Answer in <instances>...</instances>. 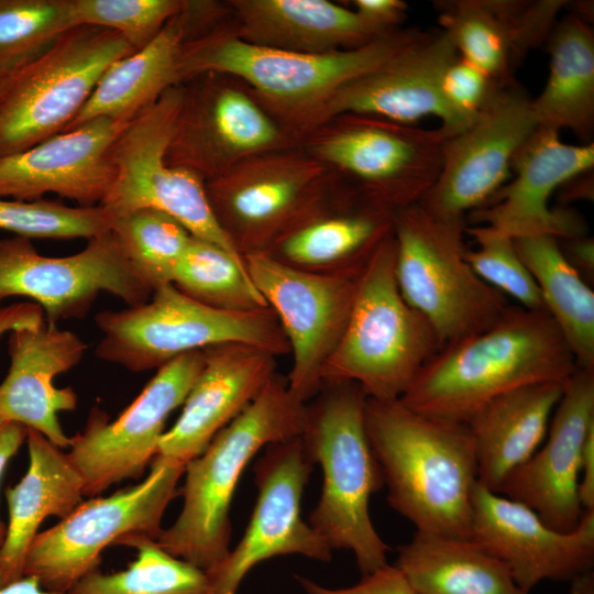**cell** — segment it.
Here are the masks:
<instances>
[{"mask_svg":"<svg viewBox=\"0 0 594 594\" xmlns=\"http://www.w3.org/2000/svg\"><path fill=\"white\" fill-rule=\"evenodd\" d=\"M312 465L300 437L264 448L253 468L257 497L251 519L237 547L206 572L210 594H235L256 564L274 557L331 560L332 549L301 516Z\"/></svg>","mask_w":594,"mask_h":594,"instance_id":"18","label":"cell"},{"mask_svg":"<svg viewBox=\"0 0 594 594\" xmlns=\"http://www.w3.org/2000/svg\"><path fill=\"white\" fill-rule=\"evenodd\" d=\"M113 218L101 205L69 207L57 201L0 197V229L26 239H86L111 231Z\"/></svg>","mask_w":594,"mask_h":594,"instance_id":"40","label":"cell"},{"mask_svg":"<svg viewBox=\"0 0 594 594\" xmlns=\"http://www.w3.org/2000/svg\"><path fill=\"white\" fill-rule=\"evenodd\" d=\"M100 293L128 307L146 302L153 290L109 231L88 240L68 256L40 254L30 239H0V304L10 297H28L44 311L47 323L82 318Z\"/></svg>","mask_w":594,"mask_h":594,"instance_id":"15","label":"cell"},{"mask_svg":"<svg viewBox=\"0 0 594 594\" xmlns=\"http://www.w3.org/2000/svg\"><path fill=\"white\" fill-rule=\"evenodd\" d=\"M578 494L583 510H594V426L588 430L581 452Z\"/></svg>","mask_w":594,"mask_h":594,"instance_id":"48","label":"cell"},{"mask_svg":"<svg viewBox=\"0 0 594 594\" xmlns=\"http://www.w3.org/2000/svg\"><path fill=\"white\" fill-rule=\"evenodd\" d=\"M129 123L95 119L0 156V197L32 201L55 194L82 207L100 205L113 180L111 147Z\"/></svg>","mask_w":594,"mask_h":594,"instance_id":"25","label":"cell"},{"mask_svg":"<svg viewBox=\"0 0 594 594\" xmlns=\"http://www.w3.org/2000/svg\"><path fill=\"white\" fill-rule=\"evenodd\" d=\"M26 436L28 428L24 426L0 419V482L9 461L26 441ZM4 534L6 527L0 521V546L3 541Z\"/></svg>","mask_w":594,"mask_h":594,"instance_id":"49","label":"cell"},{"mask_svg":"<svg viewBox=\"0 0 594 594\" xmlns=\"http://www.w3.org/2000/svg\"><path fill=\"white\" fill-rule=\"evenodd\" d=\"M593 169L581 173L566 180L557 191L561 206L575 200H593L594 195Z\"/></svg>","mask_w":594,"mask_h":594,"instance_id":"50","label":"cell"},{"mask_svg":"<svg viewBox=\"0 0 594 594\" xmlns=\"http://www.w3.org/2000/svg\"><path fill=\"white\" fill-rule=\"evenodd\" d=\"M183 0H72L75 26L119 33L135 51L147 45L176 15Z\"/></svg>","mask_w":594,"mask_h":594,"instance_id":"42","label":"cell"},{"mask_svg":"<svg viewBox=\"0 0 594 594\" xmlns=\"http://www.w3.org/2000/svg\"><path fill=\"white\" fill-rule=\"evenodd\" d=\"M594 426V370L576 369L550 419L544 442L503 482L498 494L532 509L549 527L575 529L583 510L580 460Z\"/></svg>","mask_w":594,"mask_h":594,"instance_id":"23","label":"cell"},{"mask_svg":"<svg viewBox=\"0 0 594 594\" xmlns=\"http://www.w3.org/2000/svg\"><path fill=\"white\" fill-rule=\"evenodd\" d=\"M73 28L72 0H0V78Z\"/></svg>","mask_w":594,"mask_h":594,"instance_id":"39","label":"cell"},{"mask_svg":"<svg viewBox=\"0 0 594 594\" xmlns=\"http://www.w3.org/2000/svg\"><path fill=\"white\" fill-rule=\"evenodd\" d=\"M173 285L191 299L219 310L246 312L268 308L244 261L194 235L177 264Z\"/></svg>","mask_w":594,"mask_h":594,"instance_id":"37","label":"cell"},{"mask_svg":"<svg viewBox=\"0 0 594 594\" xmlns=\"http://www.w3.org/2000/svg\"><path fill=\"white\" fill-rule=\"evenodd\" d=\"M339 178L296 146L250 156L205 189L218 224L243 257L267 252Z\"/></svg>","mask_w":594,"mask_h":594,"instance_id":"13","label":"cell"},{"mask_svg":"<svg viewBox=\"0 0 594 594\" xmlns=\"http://www.w3.org/2000/svg\"><path fill=\"white\" fill-rule=\"evenodd\" d=\"M546 47L549 76L532 112L538 127L568 129L583 144L592 143L594 131V32L590 23L571 13L558 20Z\"/></svg>","mask_w":594,"mask_h":594,"instance_id":"33","label":"cell"},{"mask_svg":"<svg viewBox=\"0 0 594 594\" xmlns=\"http://www.w3.org/2000/svg\"><path fill=\"white\" fill-rule=\"evenodd\" d=\"M364 422L389 505L417 532L471 538L477 461L466 425L419 414L399 399L372 398Z\"/></svg>","mask_w":594,"mask_h":594,"instance_id":"2","label":"cell"},{"mask_svg":"<svg viewBox=\"0 0 594 594\" xmlns=\"http://www.w3.org/2000/svg\"><path fill=\"white\" fill-rule=\"evenodd\" d=\"M444 133L345 113L305 132L298 146L394 212L418 204L436 183Z\"/></svg>","mask_w":594,"mask_h":594,"instance_id":"10","label":"cell"},{"mask_svg":"<svg viewBox=\"0 0 594 594\" xmlns=\"http://www.w3.org/2000/svg\"><path fill=\"white\" fill-rule=\"evenodd\" d=\"M307 594H418L405 573L396 565L384 564L363 575L355 585L329 588L314 581L297 576Z\"/></svg>","mask_w":594,"mask_h":594,"instance_id":"44","label":"cell"},{"mask_svg":"<svg viewBox=\"0 0 594 594\" xmlns=\"http://www.w3.org/2000/svg\"><path fill=\"white\" fill-rule=\"evenodd\" d=\"M204 362V350H197L161 366L116 420L91 411L82 432L72 437L67 453L84 481L85 496L143 474L157 453L168 416L184 404Z\"/></svg>","mask_w":594,"mask_h":594,"instance_id":"19","label":"cell"},{"mask_svg":"<svg viewBox=\"0 0 594 594\" xmlns=\"http://www.w3.org/2000/svg\"><path fill=\"white\" fill-rule=\"evenodd\" d=\"M204 354L202 370L183 411L161 437L156 453L185 466L260 395L276 373V355L254 345L222 343L204 349Z\"/></svg>","mask_w":594,"mask_h":594,"instance_id":"26","label":"cell"},{"mask_svg":"<svg viewBox=\"0 0 594 594\" xmlns=\"http://www.w3.org/2000/svg\"><path fill=\"white\" fill-rule=\"evenodd\" d=\"M0 594H61L44 590L33 576H23L12 583L0 586Z\"/></svg>","mask_w":594,"mask_h":594,"instance_id":"51","label":"cell"},{"mask_svg":"<svg viewBox=\"0 0 594 594\" xmlns=\"http://www.w3.org/2000/svg\"><path fill=\"white\" fill-rule=\"evenodd\" d=\"M298 146L239 79L206 73L184 84V96L166 162L205 183L241 161Z\"/></svg>","mask_w":594,"mask_h":594,"instance_id":"14","label":"cell"},{"mask_svg":"<svg viewBox=\"0 0 594 594\" xmlns=\"http://www.w3.org/2000/svg\"><path fill=\"white\" fill-rule=\"evenodd\" d=\"M418 594H529L508 568L471 538L416 532L395 563Z\"/></svg>","mask_w":594,"mask_h":594,"instance_id":"34","label":"cell"},{"mask_svg":"<svg viewBox=\"0 0 594 594\" xmlns=\"http://www.w3.org/2000/svg\"><path fill=\"white\" fill-rule=\"evenodd\" d=\"M594 144H569L559 132L538 127L516 153L510 179L484 207L469 213L470 224H485L512 238L549 235L557 240L587 234L583 217L550 198L570 178L593 169Z\"/></svg>","mask_w":594,"mask_h":594,"instance_id":"20","label":"cell"},{"mask_svg":"<svg viewBox=\"0 0 594 594\" xmlns=\"http://www.w3.org/2000/svg\"><path fill=\"white\" fill-rule=\"evenodd\" d=\"M184 472L185 465L155 455L143 482L107 497L82 501L55 526L36 535L23 576H33L44 590L63 594L98 570L108 546L130 535L156 540Z\"/></svg>","mask_w":594,"mask_h":594,"instance_id":"11","label":"cell"},{"mask_svg":"<svg viewBox=\"0 0 594 594\" xmlns=\"http://www.w3.org/2000/svg\"><path fill=\"white\" fill-rule=\"evenodd\" d=\"M111 231L153 292L173 284L177 264L193 237L178 220L155 209L116 218Z\"/></svg>","mask_w":594,"mask_h":594,"instance_id":"38","label":"cell"},{"mask_svg":"<svg viewBox=\"0 0 594 594\" xmlns=\"http://www.w3.org/2000/svg\"><path fill=\"white\" fill-rule=\"evenodd\" d=\"M472 507L471 539L501 560L522 590L591 572L594 510H585L578 527L563 532L549 527L526 505L479 482Z\"/></svg>","mask_w":594,"mask_h":594,"instance_id":"22","label":"cell"},{"mask_svg":"<svg viewBox=\"0 0 594 594\" xmlns=\"http://www.w3.org/2000/svg\"><path fill=\"white\" fill-rule=\"evenodd\" d=\"M494 84L481 69L459 56L442 75L441 94L465 128L486 102Z\"/></svg>","mask_w":594,"mask_h":594,"instance_id":"43","label":"cell"},{"mask_svg":"<svg viewBox=\"0 0 594 594\" xmlns=\"http://www.w3.org/2000/svg\"><path fill=\"white\" fill-rule=\"evenodd\" d=\"M566 261L588 283L594 277V240L588 234L558 240Z\"/></svg>","mask_w":594,"mask_h":594,"instance_id":"46","label":"cell"},{"mask_svg":"<svg viewBox=\"0 0 594 594\" xmlns=\"http://www.w3.org/2000/svg\"><path fill=\"white\" fill-rule=\"evenodd\" d=\"M227 4L238 37L273 50L322 54L356 48L384 35L352 9L327 0H230Z\"/></svg>","mask_w":594,"mask_h":594,"instance_id":"29","label":"cell"},{"mask_svg":"<svg viewBox=\"0 0 594 594\" xmlns=\"http://www.w3.org/2000/svg\"><path fill=\"white\" fill-rule=\"evenodd\" d=\"M29 466L6 491L9 519L0 546V586L23 578L29 548L45 518L68 516L81 502L84 481L63 449L28 429Z\"/></svg>","mask_w":594,"mask_h":594,"instance_id":"30","label":"cell"},{"mask_svg":"<svg viewBox=\"0 0 594 594\" xmlns=\"http://www.w3.org/2000/svg\"><path fill=\"white\" fill-rule=\"evenodd\" d=\"M184 40L176 14L147 45L105 72L62 132L99 118L131 122L167 89L182 85L178 67Z\"/></svg>","mask_w":594,"mask_h":594,"instance_id":"32","label":"cell"},{"mask_svg":"<svg viewBox=\"0 0 594 594\" xmlns=\"http://www.w3.org/2000/svg\"><path fill=\"white\" fill-rule=\"evenodd\" d=\"M450 34L441 29L420 35L380 67L340 88L316 112L300 135L340 114H364L416 125L436 117L450 136L464 127L446 105L441 79L459 57Z\"/></svg>","mask_w":594,"mask_h":594,"instance_id":"21","label":"cell"},{"mask_svg":"<svg viewBox=\"0 0 594 594\" xmlns=\"http://www.w3.org/2000/svg\"><path fill=\"white\" fill-rule=\"evenodd\" d=\"M243 261L288 341L293 354L286 376L289 389L308 403L319 392L323 367L343 334L360 275L310 273L265 253L248 254Z\"/></svg>","mask_w":594,"mask_h":594,"instance_id":"17","label":"cell"},{"mask_svg":"<svg viewBox=\"0 0 594 594\" xmlns=\"http://www.w3.org/2000/svg\"><path fill=\"white\" fill-rule=\"evenodd\" d=\"M352 10L381 34L403 29L408 4L403 0H354Z\"/></svg>","mask_w":594,"mask_h":594,"instance_id":"45","label":"cell"},{"mask_svg":"<svg viewBox=\"0 0 594 594\" xmlns=\"http://www.w3.org/2000/svg\"><path fill=\"white\" fill-rule=\"evenodd\" d=\"M421 32L403 28L356 48L304 54L248 43L234 34L229 18L210 32L184 42L179 79L183 85L206 73L239 79L297 141L333 94L383 65Z\"/></svg>","mask_w":594,"mask_h":594,"instance_id":"3","label":"cell"},{"mask_svg":"<svg viewBox=\"0 0 594 594\" xmlns=\"http://www.w3.org/2000/svg\"><path fill=\"white\" fill-rule=\"evenodd\" d=\"M45 321L43 309L35 302H16L0 307V339L3 334Z\"/></svg>","mask_w":594,"mask_h":594,"instance_id":"47","label":"cell"},{"mask_svg":"<svg viewBox=\"0 0 594 594\" xmlns=\"http://www.w3.org/2000/svg\"><path fill=\"white\" fill-rule=\"evenodd\" d=\"M117 544L138 551L127 569L110 574L96 570L63 594H210L206 572L167 553L155 539L130 535Z\"/></svg>","mask_w":594,"mask_h":594,"instance_id":"36","label":"cell"},{"mask_svg":"<svg viewBox=\"0 0 594 594\" xmlns=\"http://www.w3.org/2000/svg\"><path fill=\"white\" fill-rule=\"evenodd\" d=\"M393 216L340 177L265 254L310 273L359 276L393 233Z\"/></svg>","mask_w":594,"mask_h":594,"instance_id":"24","label":"cell"},{"mask_svg":"<svg viewBox=\"0 0 594 594\" xmlns=\"http://www.w3.org/2000/svg\"><path fill=\"white\" fill-rule=\"evenodd\" d=\"M579 369L594 370V292L566 261L557 239H513Z\"/></svg>","mask_w":594,"mask_h":594,"instance_id":"35","label":"cell"},{"mask_svg":"<svg viewBox=\"0 0 594 594\" xmlns=\"http://www.w3.org/2000/svg\"><path fill=\"white\" fill-rule=\"evenodd\" d=\"M306 404L277 372L260 395L185 466L183 507L156 542L167 553L208 572L230 552V508L251 460L265 447L300 437Z\"/></svg>","mask_w":594,"mask_h":594,"instance_id":"4","label":"cell"},{"mask_svg":"<svg viewBox=\"0 0 594 594\" xmlns=\"http://www.w3.org/2000/svg\"><path fill=\"white\" fill-rule=\"evenodd\" d=\"M564 0L433 1L439 29L448 32L459 55L494 82L515 80L530 51L546 44Z\"/></svg>","mask_w":594,"mask_h":594,"instance_id":"28","label":"cell"},{"mask_svg":"<svg viewBox=\"0 0 594 594\" xmlns=\"http://www.w3.org/2000/svg\"><path fill=\"white\" fill-rule=\"evenodd\" d=\"M366 398L353 382H323L306 404L300 436L308 459L322 471L308 524L332 550H351L363 575L386 564L389 550L370 515L384 477L365 430Z\"/></svg>","mask_w":594,"mask_h":594,"instance_id":"5","label":"cell"},{"mask_svg":"<svg viewBox=\"0 0 594 594\" xmlns=\"http://www.w3.org/2000/svg\"><path fill=\"white\" fill-rule=\"evenodd\" d=\"M464 232L476 243L475 249H465V260L484 283L525 309L546 310L540 290L512 238L485 224H466Z\"/></svg>","mask_w":594,"mask_h":594,"instance_id":"41","label":"cell"},{"mask_svg":"<svg viewBox=\"0 0 594 594\" xmlns=\"http://www.w3.org/2000/svg\"><path fill=\"white\" fill-rule=\"evenodd\" d=\"M441 349L427 319L403 298L395 276L393 233L361 273L343 334L323 382H353L367 398L399 399Z\"/></svg>","mask_w":594,"mask_h":594,"instance_id":"6","label":"cell"},{"mask_svg":"<svg viewBox=\"0 0 594 594\" xmlns=\"http://www.w3.org/2000/svg\"><path fill=\"white\" fill-rule=\"evenodd\" d=\"M465 226L464 219L438 218L419 204L393 216L398 289L431 324L441 348L486 330L509 306L466 262Z\"/></svg>","mask_w":594,"mask_h":594,"instance_id":"7","label":"cell"},{"mask_svg":"<svg viewBox=\"0 0 594 594\" xmlns=\"http://www.w3.org/2000/svg\"><path fill=\"white\" fill-rule=\"evenodd\" d=\"M183 96L184 84L170 87L120 133L111 147L113 180L100 205L113 219L140 209L160 210L194 237L243 261L212 213L205 182L166 162Z\"/></svg>","mask_w":594,"mask_h":594,"instance_id":"12","label":"cell"},{"mask_svg":"<svg viewBox=\"0 0 594 594\" xmlns=\"http://www.w3.org/2000/svg\"><path fill=\"white\" fill-rule=\"evenodd\" d=\"M578 369L547 310L509 305L490 328L442 346L399 400L419 414L465 424L484 404L538 382H566Z\"/></svg>","mask_w":594,"mask_h":594,"instance_id":"1","label":"cell"},{"mask_svg":"<svg viewBox=\"0 0 594 594\" xmlns=\"http://www.w3.org/2000/svg\"><path fill=\"white\" fill-rule=\"evenodd\" d=\"M565 382H538L503 393L465 422L472 437L477 482L498 493L505 479L541 446Z\"/></svg>","mask_w":594,"mask_h":594,"instance_id":"31","label":"cell"},{"mask_svg":"<svg viewBox=\"0 0 594 594\" xmlns=\"http://www.w3.org/2000/svg\"><path fill=\"white\" fill-rule=\"evenodd\" d=\"M134 52L114 31L80 25L1 77L0 156L22 152L61 133L105 72Z\"/></svg>","mask_w":594,"mask_h":594,"instance_id":"9","label":"cell"},{"mask_svg":"<svg viewBox=\"0 0 594 594\" xmlns=\"http://www.w3.org/2000/svg\"><path fill=\"white\" fill-rule=\"evenodd\" d=\"M570 594H594V574L586 572L572 579Z\"/></svg>","mask_w":594,"mask_h":594,"instance_id":"52","label":"cell"},{"mask_svg":"<svg viewBox=\"0 0 594 594\" xmlns=\"http://www.w3.org/2000/svg\"><path fill=\"white\" fill-rule=\"evenodd\" d=\"M532 98L515 80L498 84L474 119L447 136L433 186L418 202L432 216L464 219L510 179L512 163L536 131Z\"/></svg>","mask_w":594,"mask_h":594,"instance_id":"16","label":"cell"},{"mask_svg":"<svg viewBox=\"0 0 594 594\" xmlns=\"http://www.w3.org/2000/svg\"><path fill=\"white\" fill-rule=\"evenodd\" d=\"M98 359L132 372L160 369L187 352L222 343H244L274 355L290 353L279 322L268 308L224 311L202 305L173 284L153 292L139 306L100 311Z\"/></svg>","mask_w":594,"mask_h":594,"instance_id":"8","label":"cell"},{"mask_svg":"<svg viewBox=\"0 0 594 594\" xmlns=\"http://www.w3.org/2000/svg\"><path fill=\"white\" fill-rule=\"evenodd\" d=\"M10 365L0 383V419L35 430L61 449L69 448L58 414L77 406L72 387L57 388L54 377L75 367L87 344L57 324L24 327L9 333Z\"/></svg>","mask_w":594,"mask_h":594,"instance_id":"27","label":"cell"}]
</instances>
